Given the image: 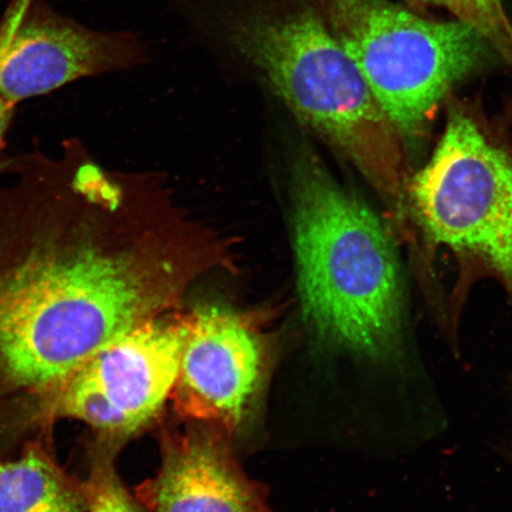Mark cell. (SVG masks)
<instances>
[{
	"instance_id": "obj_1",
	"label": "cell",
	"mask_w": 512,
	"mask_h": 512,
	"mask_svg": "<svg viewBox=\"0 0 512 512\" xmlns=\"http://www.w3.org/2000/svg\"><path fill=\"white\" fill-rule=\"evenodd\" d=\"M0 170V446H15L83 362L170 309L178 283L136 182L81 140Z\"/></svg>"
},
{
	"instance_id": "obj_2",
	"label": "cell",
	"mask_w": 512,
	"mask_h": 512,
	"mask_svg": "<svg viewBox=\"0 0 512 512\" xmlns=\"http://www.w3.org/2000/svg\"><path fill=\"white\" fill-rule=\"evenodd\" d=\"M228 40L300 123L355 166L406 232L405 139L316 5L248 12L229 24Z\"/></svg>"
},
{
	"instance_id": "obj_3",
	"label": "cell",
	"mask_w": 512,
	"mask_h": 512,
	"mask_svg": "<svg viewBox=\"0 0 512 512\" xmlns=\"http://www.w3.org/2000/svg\"><path fill=\"white\" fill-rule=\"evenodd\" d=\"M298 291L306 323L326 342L370 360L401 352L402 277L389 229L312 152L293 168Z\"/></svg>"
},
{
	"instance_id": "obj_4",
	"label": "cell",
	"mask_w": 512,
	"mask_h": 512,
	"mask_svg": "<svg viewBox=\"0 0 512 512\" xmlns=\"http://www.w3.org/2000/svg\"><path fill=\"white\" fill-rule=\"evenodd\" d=\"M313 4L405 142L421 137L452 88L496 53L470 24L431 21L388 0Z\"/></svg>"
},
{
	"instance_id": "obj_5",
	"label": "cell",
	"mask_w": 512,
	"mask_h": 512,
	"mask_svg": "<svg viewBox=\"0 0 512 512\" xmlns=\"http://www.w3.org/2000/svg\"><path fill=\"white\" fill-rule=\"evenodd\" d=\"M408 200L434 245L482 260L512 297V160L462 108L448 111Z\"/></svg>"
},
{
	"instance_id": "obj_6",
	"label": "cell",
	"mask_w": 512,
	"mask_h": 512,
	"mask_svg": "<svg viewBox=\"0 0 512 512\" xmlns=\"http://www.w3.org/2000/svg\"><path fill=\"white\" fill-rule=\"evenodd\" d=\"M183 320L159 316L115 338L74 370L44 409L43 434L61 420L92 431V443L121 451L171 398L183 345Z\"/></svg>"
},
{
	"instance_id": "obj_7",
	"label": "cell",
	"mask_w": 512,
	"mask_h": 512,
	"mask_svg": "<svg viewBox=\"0 0 512 512\" xmlns=\"http://www.w3.org/2000/svg\"><path fill=\"white\" fill-rule=\"evenodd\" d=\"M143 57L130 32L88 28L47 0H12L0 22V95L17 106L69 83L136 66Z\"/></svg>"
},
{
	"instance_id": "obj_8",
	"label": "cell",
	"mask_w": 512,
	"mask_h": 512,
	"mask_svg": "<svg viewBox=\"0 0 512 512\" xmlns=\"http://www.w3.org/2000/svg\"><path fill=\"white\" fill-rule=\"evenodd\" d=\"M182 320L181 361L170 399L183 418L233 433L265 380L264 339L247 318L221 307H203Z\"/></svg>"
},
{
	"instance_id": "obj_9",
	"label": "cell",
	"mask_w": 512,
	"mask_h": 512,
	"mask_svg": "<svg viewBox=\"0 0 512 512\" xmlns=\"http://www.w3.org/2000/svg\"><path fill=\"white\" fill-rule=\"evenodd\" d=\"M194 422L160 435L156 476L139 486L144 512H273L264 486L242 471L222 427Z\"/></svg>"
},
{
	"instance_id": "obj_10",
	"label": "cell",
	"mask_w": 512,
	"mask_h": 512,
	"mask_svg": "<svg viewBox=\"0 0 512 512\" xmlns=\"http://www.w3.org/2000/svg\"><path fill=\"white\" fill-rule=\"evenodd\" d=\"M0 512H88V504L83 482L56 462L48 439H36L0 460Z\"/></svg>"
},
{
	"instance_id": "obj_11",
	"label": "cell",
	"mask_w": 512,
	"mask_h": 512,
	"mask_svg": "<svg viewBox=\"0 0 512 512\" xmlns=\"http://www.w3.org/2000/svg\"><path fill=\"white\" fill-rule=\"evenodd\" d=\"M118 454L112 448L89 446V472L83 482L88 512H144L121 482L115 467Z\"/></svg>"
},
{
	"instance_id": "obj_12",
	"label": "cell",
	"mask_w": 512,
	"mask_h": 512,
	"mask_svg": "<svg viewBox=\"0 0 512 512\" xmlns=\"http://www.w3.org/2000/svg\"><path fill=\"white\" fill-rule=\"evenodd\" d=\"M413 5L439 6L464 23L472 25L512 66V23L503 0H407Z\"/></svg>"
},
{
	"instance_id": "obj_13",
	"label": "cell",
	"mask_w": 512,
	"mask_h": 512,
	"mask_svg": "<svg viewBox=\"0 0 512 512\" xmlns=\"http://www.w3.org/2000/svg\"><path fill=\"white\" fill-rule=\"evenodd\" d=\"M16 106L10 104V102L0 95V165L3 163L2 152L5 144L6 133L14 119Z\"/></svg>"
}]
</instances>
